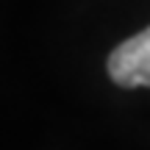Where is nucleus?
<instances>
[{
  "instance_id": "nucleus-1",
  "label": "nucleus",
  "mask_w": 150,
  "mask_h": 150,
  "mask_svg": "<svg viewBox=\"0 0 150 150\" xmlns=\"http://www.w3.org/2000/svg\"><path fill=\"white\" fill-rule=\"evenodd\" d=\"M106 67L117 86H125V89L150 86V25L136 36L125 39L122 45H117Z\"/></svg>"
}]
</instances>
